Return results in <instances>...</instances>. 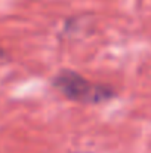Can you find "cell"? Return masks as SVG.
Masks as SVG:
<instances>
[{"instance_id":"7a4b0ae2","label":"cell","mask_w":151,"mask_h":153,"mask_svg":"<svg viewBox=\"0 0 151 153\" xmlns=\"http://www.w3.org/2000/svg\"><path fill=\"white\" fill-rule=\"evenodd\" d=\"M3 56H4V53H3V51H1V49H0V61H1V59H3Z\"/></svg>"},{"instance_id":"6da1fadb","label":"cell","mask_w":151,"mask_h":153,"mask_svg":"<svg viewBox=\"0 0 151 153\" xmlns=\"http://www.w3.org/2000/svg\"><path fill=\"white\" fill-rule=\"evenodd\" d=\"M53 85L70 100L85 102L105 101L111 97V91L104 86L92 85L89 80L74 71H62L53 80Z\"/></svg>"}]
</instances>
